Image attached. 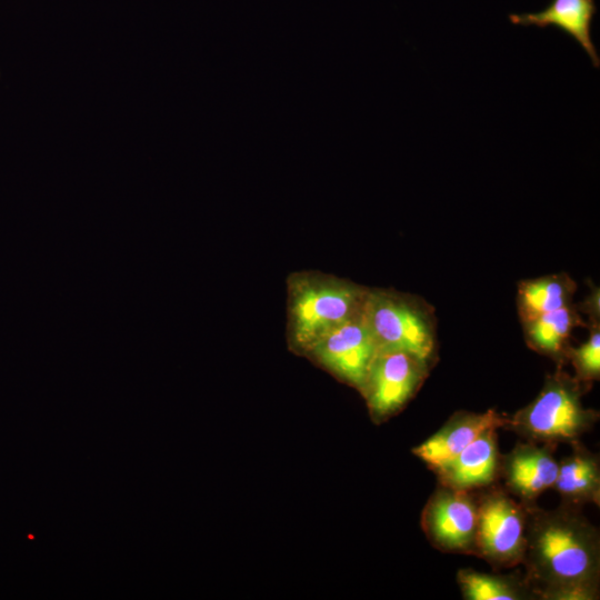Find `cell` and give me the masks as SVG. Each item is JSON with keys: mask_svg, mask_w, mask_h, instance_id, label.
Masks as SVG:
<instances>
[{"mask_svg": "<svg viewBox=\"0 0 600 600\" xmlns=\"http://www.w3.org/2000/svg\"><path fill=\"white\" fill-rule=\"evenodd\" d=\"M586 389L587 386L559 366L546 378L542 389L529 404L507 417L503 428L539 443L556 446L578 441L599 419L596 410L582 404Z\"/></svg>", "mask_w": 600, "mask_h": 600, "instance_id": "obj_3", "label": "cell"}, {"mask_svg": "<svg viewBox=\"0 0 600 600\" xmlns=\"http://www.w3.org/2000/svg\"><path fill=\"white\" fill-rule=\"evenodd\" d=\"M461 593L468 600H520L534 596L526 579L461 569L457 574Z\"/></svg>", "mask_w": 600, "mask_h": 600, "instance_id": "obj_16", "label": "cell"}, {"mask_svg": "<svg viewBox=\"0 0 600 600\" xmlns=\"http://www.w3.org/2000/svg\"><path fill=\"white\" fill-rule=\"evenodd\" d=\"M566 358L574 368V378L587 386L600 378V328L592 323L587 341L577 348L568 347Z\"/></svg>", "mask_w": 600, "mask_h": 600, "instance_id": "obj_17", "label": "cell"}, {"mask_svg": "<svg viewBox=\"0 0 600 600\" xmlns=\"http://www.w3.org/2000/svg\"><path fill=\"white\" fill-rule=\"evenodd\" d=\"M500 458L497 428H490L437 468L434 473L441 486L472 491L494 482L499 476Z\"/></svg>", "mask_w": 600, "mask_h": 600, "instance_id": "obj_11", "label": "cell"}, {"mask_svg": "<svg viewBox=\"0 0 600 600\" xmlns=\"http://www.w3.org/2000/svg\"><path fill=\"white\" fill-rule=\"evenodd\" d=\"M308 352L339 379L361 391L378 347L361 313L326 333Z\"/></svg>", "mask_w": 600, "mask_h": 600, "instance_id": "obj_8", "label": "cell"}, {"mask_svg": "<svg viewBox=\"0 0 600 600\" xmlns=\"http://www.w3.org/2000/svg\"><path fill=\"white\" fill-rule=\"evenodd\" d=\"M430 364L400 350H378L361 389L373 419L383 420L416 394L429 373Z\"/></svg>", "mask_w": 600, "mask_h": 600, "instance_id": "obj_6", "label": "cell"}, {"mask_svg": "<svg viewBox=\"0 0 600 600\" xmlns=\"http://www.w3.org/2000/svg\"><path fill=\"white\" fill-rule=\"evenodd\" d=\"M571 452L560 462L553 489L564 504L579 507L600 503V463L596 453L574 441Z\"/></svg>", "mask_w": 600, "mask_h": 600, "instance_id": "obj_13", "label": "cell"}, {"mask_svg": "<svg viewBox=\"0 0 600 600\" xmlns=\"http://www.w3.org/2000/svg\"><path fill=\"white\" fill-rule=\"evenodd\" d=\"M597 6L594 0H551L538 12L510 13L513 24L540 29L556 27L572 38L589 56L592 66L600 67V57L591 37Z\"/></svg>", "mask_w": 600, "mask_h": 600, "instance_id": "obj_12", "label": "cell"}, {"mask_svg": "<svg viewBox=\"0 0 600 600\" xmlns=\"http://www.w3.org/2000/svg\"><path fill=\"white\" fill-rule=\"evenodd\" d=\"M477 506L474 554L494 570L522 563L527 544V507L501 488H490L477 496Z\"/></svg>", "mask_w": 600, "mask_h": 600, "instance_id": "obj_5", "label": "cell"}, {"mask_svg": "<svg viewBox=\"0 0 600 600\" xmlns=\"http://www.w3.org/2000/svg\"><path fill=\"white\" fill-rule=\"evenodd\" d=\"M599 289L597 288L592 290L591 294L586 299L583 303L584 307L582 308V310L590 316L592 323H599Z\"/></svg>", "mask_w": 600, "mask_h": 600, "instance_id": "obj_18", "label": "cell"}, {"mask_svg": "<svg viewBox=\"0 0 600 600\" xmlns=\"http://www.w3.org/2000/svg\"><path fill=\"white\" fill-rule=\"evenodd\" d=\"M578 324H582L581 319L577 310L568 304L524 322L523 328L527 343L561 366L566 359L568 339Z\"/></svg>", "mask_w": 600, "mask_h": 600, "instance_id": "obj_14", "label": "cell"}, {"mask_svg": "<svg viewBox=\"0 0 600 600\" xmlns=\"http://www.w3.org/2000/svg\"><path fill=\"white\" fill-rule=\"evenodd\" d=\"M553 451V444L526 440L501 456L499 476L506 491L524 507L534 506L538 497L553 487L559 468Z\"/></svg>", "mask_w": 600, "mask_h": 600, "instance_id": "obj_9", "label": "cell"}, {"mask_svg": "<svg viewBox=\"0 0 600 600\" xmlns=\"http://www.w3.org/2000/svg\"><path fill=\"white\" fill-rule=\"evenodd\" d=\"M527 544L522 564L534 596L544 600H596L600 582L598 529L578 507L554 510L527 507Z\"/></svg>", "mask_w": 600, "mask_h": 600, "instance_id": "obj_1", "label": "cell"}, {"mask_svg": "<svg viewBox=\"0 0 600 600\" xmlns=\"http://www.w3.org/2000/svg\"><path fill=\"white\" fill-rule=\"evenodd\" d=\"M289 336L307 351L338 326L360 316L368 289L320 273L293 274L289 282Z\"/></svg>", "mask_w": 600, "mask_h": 600, "instance_id": "obj_2", "label": "cell"}, {"mask_svg": "<svg viewBox=\"0 0 600 600\" xmlns=\"http://www.w3.org/2000/svg\"><path fill=\"white\" fill-rule=\"evenodd\" d=\"M574 290V281L566 273L522 281L517 297L522 322L571 304Z\"/></svg>", "mask_w": 600, "mask_h": 600, "instance_id": "obj_15", "label": "cell"}, {"mask_svg": "<svg viewBox=\"0 0 600 600\" xmlns=\"http://www.w3.org/2000/svg\"><path fill=\"white\" fill-rule=\"evenodd\" d=\"M363 319L378 350H400L429 364L437 348L433 309L422 299L392 290H368Z\"/></svg>", "mask_w": 600, "mask_h": 600, "instance_id": "obj_4", "label": "cell"}, {"mask_svg": "<svg viewBox=\"0 0 600 600\" xmlns=\"http://www.w3.org/2000/svg\"><path fill=\"white\" fill-rule=\"evenodd\" d=\"M507 416L494 409L484 412L458 411L431 437L412 449V453L431 470L454 458L483 431L503 428Z\"/></svg>", "mask_w": 600, "mask_h": 600, "instance_id": "obj_10", "label": "cell"}, {"mask_svg": "<svg viewBox=\"0 0 600 600\" xmlns=\"http://www.w3.org/2000/svg\"><path fill=\"white\" fill-rule=\"evenodd\" d=\"M477 518V496L440 484L424 506L421 526L438 550L474 554Z\"/></svg>", "mask_w": 600, "mask_h": 600, "instance_id": "obj_7", "label": "cell"}]
</instances>
